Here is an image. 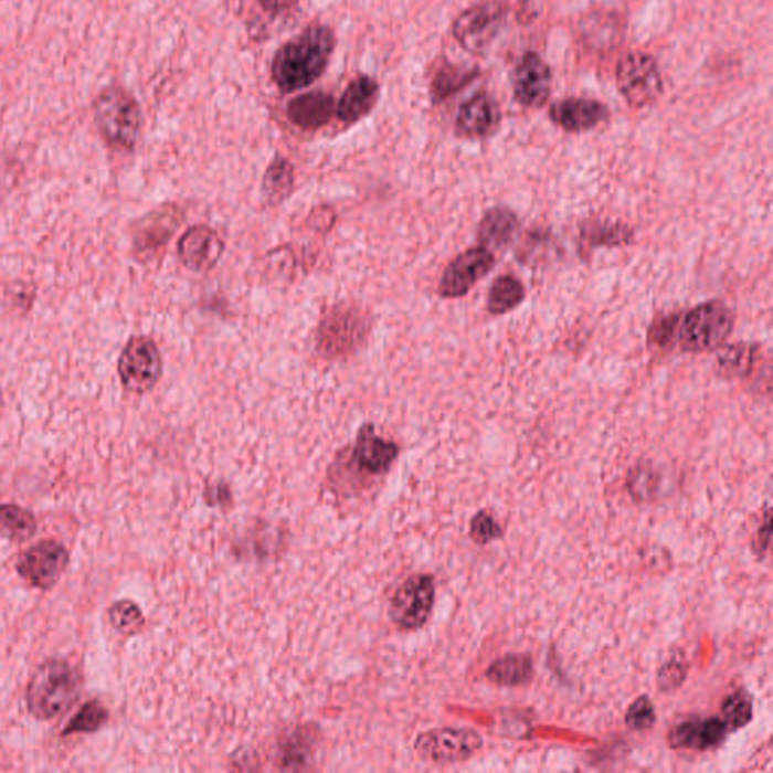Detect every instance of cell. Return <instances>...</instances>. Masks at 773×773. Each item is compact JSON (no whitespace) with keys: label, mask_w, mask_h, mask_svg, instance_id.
I'll use <instances>...</instances> for the list:
<instances>
[{"label":"cell","mask_w":773,"mask_h":773,"mask_svg":"<svg viewBox=\"0 0 773 773\" xmlns=\"http://www.w3.org/2000/svg\"><path fill=\"white\" fill-rule=\"evenodd\" d=\"M336 43L330 27L311 24L283 44L271 65V76L279 92L289 94L314 85L330 65Z\"/></svg>","instance_id":"cell-1"},{"label":"cell","mask_w":773,"mask_h":773,"mask_svg":"<svg viewBox=\"0 0 773 773\" xmlns=\"http://www.w3.org/2000/svg\"><path fill=\"white\" fill-rule=\"evenodd\" d=\"M81 688V674L68 661H44L29 681L28 709L40 721H52L76 702Z\"/></svg>","instance_id":"cell-2"},{"label":"cell","mask_w":773,"mask_h":773,"mask_svg":"<svg viewBox=\"0 0 773 773\" xmlns=\"http://www.w3.org/2000/svg\"><path fill=\"white\" fill-rule=\"evenodd\" d=\"M100 137L115 150H134L142 131V113L137 98L120 85L103 88L93 105Z\"/></svg>","instance_id":"cell-3"},{"label":"cell","mask_w":773,"mask_h":773,"mask_svg":"<svg viewBox=\"0 0 773 773\" xmlns=\"http://www.w3.org/2000/svg\"><path fill=\"white\" fill-rule=\"evenodd\" d=\"M734 328V316L721 301L692 308L677 320L676 340L685 352H707L726 343Z\"/></svg>","instance_id":"cell-4"},{"label":"cell","mask_w":773,"mask_h":773,"mask_svg":"<svg viewBox=\"0 0 773 773\" xmlns=\"http://www.w3.org/2000/svg\"><path fill=\"white\" fill-rule=\"evenodd\" d=\"M369 319L359 307L337 304L324 315L316 335V348L325 359H343L363 343Z\"/></svg>","instance_id":"cell-5"},{"label":"cell","mask_w":773,"mask_h":773,"mask_svg":"<svg viewBox=\"0 0 773 773\" xmlns=\"http://www.w3.org/2000/svg\"><path fill=\"white\" fill-rule=\"evenodd\" d=\"M616 85L632 108L653 105L664 93L659 65L647 52L627 53L616 67Z\"/></svg>","instance_id":"cell-6"},{"label":"cell","mask_w":773,"mask_h":773,"mask_svg":"<svg viewBox=\"0 0 773 773\" xmlns=\"http://www.w3.org/2000/svg\"><path fill=\"white\" fill-rule=\"evenodd\" d=\"M508 15L504 0H483L460 12L452 27V34L464 51L484 53L499 35Z\"/></svg>","instance_id":"cell-7"},{"label":"cell","mask_w":773,"mask_h":773,"mask_svg":"<svg viewBox=\"0 0 773 773\" xmlns=\"http://www.w3.org/2000/svg\"><path fill=\"white\" fill-rule=\"evenodd\" d=\"M163 372L162 356L150 337L135 336L127 341L118 359V377L131 393L150 392Z\"/></svg>","instance_id":"cell-8"},{"label":"cell","mask_w":773,"mask_h":773,"mask_svg":"<svg viewBox=\"0 0 773 773\" xmlns=\"http://www.w3.org/2000/svg\"><path fill=\"white\" fill-rule=\"evenodd\" d=\"M415 751L434 763H460L478 754L484 740L472 728H435L419 735Z\"/></svg>","instance_id":"cell-9"},{"label":"cell","mask_w":773,"mask_h":773,"mask_svg":"<svg viewBox=\"0 0 773 773\" xmlns=\"http://www.w3.org/2000/svg\"><path fill=\"white\" fill-rule=\"evenodd\" d=\"M435 602L434 579L419 574L405 580L393 595L390 615L399 627L415 631L425 626Z\"/></svg>","instance_id":"cell-10"},{"label":"cell","mask_w":773,"mask_h":773,"mask_svg":"<svg viewBox=\"0 0 773 773\" xmlns=\"http://www.w3.org/2000/svg\"><path fill=\"white\" fill-rule=\"evenodd\" d=\"M496 258L485 246H475L460 253L447 265L440 279L438 294L443 298L467 295L495 267Z\"/></svg>","instance_id":"cell-11"},{"label":"cell","mask_w":773,"mask_h":773,"mask_svg":"<svg viewBox=\"0 0 773 773\" xmlns=\"http://www.w3.org/2000/svg\"><path fill=\"white\" fill-rule=\"evenodd\" d=\"M70 561L63 544L53 540L29 547L18 561V571L28 583L39 590H51L64 574Z\"/></svg>","instance_id":"cell-12"},{"label":"cell","mask_w":773,"mask_h":773,"mask_svg":"<svg viewBox=\"0 0 773 773\" xmlns=\"http://www.w3.org/2000/svg\"><path fill=\"white\" fill-rule=\"evenodd\" d=\"M224 241L212 227L197 224L189 227L177 244L180 262L193 273H209L224 254Z\"/></svg>","instance_id":"cell-13"},{"label":"cell","mask_w":773,"mask_h":773,"mask_svg":"<svg viewBox=\"0 0 773 773\" xmlns=\"http://www.w3.org/2000/svg\"><path fill=\"white\" fill-rule=\"evenodd\" d=\"M513 97L525 108H540L550 96L552 72L538 53L528 52L513 72Z\"/></svg>","instance_id":"cell-14"},{"label":"cell","mask_w":773,"mask_h":773,"mask_svg":"<svg viewBox=\"0 0 773 773\" xmlns=\"http://www.w3.org/2000/svg\"><path fill=\"white\" fill-rule=\"evenodd\" d=\"M730 733L721 717L692 718L669 731L668 742L674 750L707 751L722 745Z\"/></svg>","instance_id":"cell-15"},{"label":"cell","mask_w":773,"mask_h":773,"mask_svg":"<svg viewBox=\"0 0 773 773\" xmlns=\"http://www.w3.org/2000/svg\"><path fill=\"white\" fill-rule=\"evenodd\" d=\"M501 113L495 98L479 93L460 105L455 127L460 137L485 138L499 129Z\"/></svg>","instance_id":"cell-16"},{"label":"cell","mask_w":773,"mask_h":773,"mask_svg":"<svg viewBox=\"0 0 773 773\" xmlns=\"http://www.w3.org/2000/svg\"><path fill=\"white\" fill-rule=\"evenodd\" d=\"M607 106L591 98H565L550 108V118L554 125L566 131L594 129L607 120Z\"/></svg>","instance_id":"cell-17"},{"label":"cell","mask_w":773,"mask_h":773,"mask_svg":"<svg viewBox=\"0 0 773 773\" xmlns=\"http://www.w3.org/2000/svg\"><path fill=\"white\" fill-rule=\"evenodd\" d=\"M399 447L396 443L380 437L372 425L361 427L353 447V459L361 470L370 475H380L390 470L394 459L398 458Z\"/></svg>","instance_id":"cell-18"},{"label":"cell","mask_w":773,"mask_h":773,"mask_svg":"<svg viewBox=\"0 0 773 773\" xmlns=\"http://www.w3.org/2000/svg\"><path fill=\"white\" fill-rule=\"evenodd\" d=\"M380 92V84L373 77L366 74L356 77L337 102V118L345 125L363 120L375 108Z\"/></svg>","instance_id":"cell-19"},{"label":"cell","mask_w":773,"mask_h":773,"mask_svg":"<svg viewBox=\"0 0 773 773\" xmlns=\"http://www.w3.org/2000/svg\"><path fill=\"white\" fill-rule=\"evenodd\" d=\"M337 103L332 94L311 92L295 97L287 105V118L303 130H318L327 126L336 114Z\"/></svg>","instance_id":"cell-20"},{"label":"cell","mask_w":773,"mask_h":773,"mask_svg":"<svg viewBox=\"0 0 773 773\" xmlns=\"http://www.w3.org/2000/svg\"><path fill=\"white\" fill-rule=\"evenodd\" d=\"M534 666L529 654H507L493 661L485 673L488 681L504 688H518L525 686L533 678Z\"/></svg>","instance_id":"cell-21"},{"label":"cell","mask_w":773,"mask_h":773,"mask_svg":"<svg viewBox=\"0 0 773 773\" xmlns=\"http://www.w3.org/2000/svg\"><path fill=\"white\" fill-rule=\"evenodd\" d=\"M518 218L508 209H493L485 213L478 229L480 245L491 248H504L517 232Z\"/></svg>","instance_id":"cell-22"},{"label":"cell","mask_w":773,"mask_h":773,"mask_svg":"<svg viewBox=\"0 0 773 773\" xmlns=\"http://www.w3.org/2000/svg\"><path fill=\"white\" fill-rule=\"evenodd\" d=\"M295 168L289 159L277 156L263 176V199L269 205L283 203L294 191Z\"/></svg>","instance_id":"cell-23"},{"label":"cell","mask_w":773,"mask_h":773,"mask_svg":"<svg viewBox=\"0 0 773 773\" xmlns=\"http://www.w3.org/2000/svg\"><path fill=\"white\" fill-rule=\"evenodd\" d=\"M525 286L512 275H501L489 289L487 307L491 315H505L523 303Z\"/></svg>","instance_id":"cell-24"},{"label":"cell","mask_w":773,"mask_h":773,"mask_svg":"<svg viewBox=\"0 0 773 773\" xmlns=\"http://www.w3.org/2000/svg\"><path fill=\"white\" fill-rule=\"evenodd\" d=\"M36 530L35 517L18 505L0 507V538L22 542L31 540Z\"/></svg>","instance_id":"cell-25"},{"label":"cell","mask_w":773,"mask_h":773,"mask_svg":"<svg viewBox=\"0 0 773 773\" xmlns=\"http://www.w3.org/2000/svg\"><path fill=\"white\" fill-rule=\"evenodd\" d=\"M476 76H478L476 72H467V70L456 67V65L451 63H443L435 72L433 82H431V97H433V102L440 103L454 96L460 88L470 84Z\"/></svg>","instance_id":"cell-26"},{"label":"cell","mask_w":773,"mask_h":773,"mask_svg":"<svg viewBox=\"0 0 773 773\" xmlns=\"http://www.w3.org/2000/svg\"><path fill=\"white\" fill-rule=\"evenodd\" d=\"M755 347L739 343L723 348L718 356V369L722 377H745L750 372L755 360Z\"/></svg>","instance_id":"cell-27"},{"label":"cell","mask_w":773,"mask_h":773,"mask_svg":"<svg viewBox=\"0 0 773 773\" xmlns=\"http://www.w3.org/2000/svg\"><path fill=\"white\" fill-rule=\"evenodd\" d=\"M752 710L754 706H752L751 695L745 689H738L723 700L721 719L726 722L728 731L733 733L752 721Z\"/></svg>","instance_id":"cell-28"},{"label":"cell","mask_w":773,"mask_h":773,"mask_svg":"<svg viewBox=\"0 0 773 773\" xmlns=\"http://www.w3.org/2000/svg\"><path fill=\"white\" fill-rule=\"evenodd\" d=\"M108 710L103 707L102 702L96 700L86 702V705L77 711L76 717L70 721L63 734L94 733L98 728L105 726V722L108 721Z\"/></svg>","instance_id":"cell-29"},{"label":"cell","mask_w":773,"mask_h":773,"mask_svg":"<svg viewBox=\"0 0 773 773\" xmlns=\"http://www.w3.org/2000/svg\"><path fill=\"white\" fill-rule=\"evenodd\" d=\"M151 221L147 222L146 227L139 233L137 240L138 250L150 251L158 250L156 246L166 245V242L170 240L172 230L177 227L174 222L167 220L168 213H158V215H151Z\"/></svg>","instance_id":"cell-30"},{"label":"cell","mask_w":773,"mask_h":773,"mask_svg":"<svg viewBox=\"0 0 773 773\" xmlns=\"http://www.w3.org/2000/svg\"><path fill=\"white\" fill-rule=\"evenodd\" d=\"M656 721V707L647 695L636 698L627 709L626 726L633 731L652 730Z\"/></svg>","instance_id":"cell-31"},{"label":"cell","mask_w":773,"mask_h":773,"mask_svg":"<svg viewBox=\"0 0 773 773\" xmlns=\"http://www.w3.org/2000/svg\"><path fill=\"white\" fill-rule=\"evenodd\" d=\"M109 621L114 628L121 633H134L142 626L141 611L137 604L118 602L109 608Z\"/></svg>","instance_id":"cell-32"},{"label":"cell","mask_w":773,"mask_h":773,"mask_svg":"<svg viewBox=\"0 0 773 773\" xmlns=\"http://www.w3.org/2000/svg\"><path fill=\"white\" fill-rule=\"evenodd\" d=\"M688 676V661L685 660L682 654H676L671 659L666 661L657 676V686L660 692H673L680 688Z\"/></svg>","instance_id":"cell-33"},{"label":"cell","mask_w":773,"mask_h":773,"mask_svg":"<svg viewBox=\"0 0 773 773\" xmlns=\"http://www.w3.org/2000/svg\"><path fill=\"white\" fill-rule=\"evenodd\" d=\"M501 537H504V529L488 512L480 511L472 518L470 538L476 544L487 546L489 542L500 540Z\"/></svg>","instance_id":"cell-34"},{"label":"cell","mask_w":773,"mask_h":773,"mask_svg":"<svg viewBox=\"0 0 773 773\" xmlns=\"http://www.w3.org/2000/svg\"><path fill=\"white\" fill-rule=\"evenodd\" d=\"M656 480H654V475L652 470H644L639 468L637 472L632 473V478L628 480V489L635 499L639 501H645L649 499L656 491Z\"/></svg>","instance_id":"cell-35"},{"label":"cell","mask_w":773,"mask_h":773,"mask_svg":"<svg viewBox=\"0 0 773 773\" xmlns=\"http://www.w3.org/2000/svg\"><path fill=\"white\" fill-rule=\"evenodd\" d=\"M257 2L263 12L273 15V18H278V15L289 12L298 0H257Z\"/></svg>","instance_id":"cell-36"},{"label":"cell","mask_w":773,"mask_h":773,"mask_svg":"<svg viewBox=\"0 0 773 773\" xmlns=\"http://www.w3.org/2000/svg\"><path fill=\"white\" fill-rule=\"evenodd\" d=\"M769 542H771V512H769L767 509L766 518H764L763 530L760 528L759 533H756L754 544L755 553L763 558L764 553L767 552Z\"/></svg>","instance_id":"cell-37"},{"label":"cell","mask_w":773,"mask_h":773,"mask_svg":"<svg viewBox=\"0 0 773 773\" xmlns=\"http://www.w3.org/2000/svg\"><path fill=\"white\" fill-rule=\"evenodd\" d=\"M0 405H2V390H0Z\"/></svg>","instance_id":"cell-38"}]
</instances>
